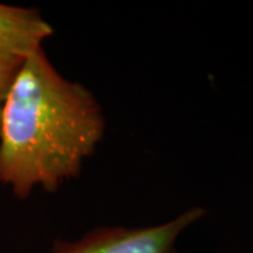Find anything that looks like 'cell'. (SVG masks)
<instances>
[{"label":"cell","instance_id":"6da1fadb","mask_svg":"<svg viewBox=\"0 0 253 253\" xmlns=\"http://www.w3.org/2000/svg\"><path fill=\"white\" fill-rule=\"evenodd\" d=\"M106 131L96 97L65 79L42 46L24 58L0 120V183L20 199L78 176Z\"/></svg>","mask_w":253,"mask_h":253},{"label":"cell","instance_id":"7a4b0ae2","mask_svg":"<svg viewBox=\"0 0 253 253\" xmlns=\"http://www.w3.org/2000/svg\"><path fill=\"white\" fill-rule=\"evenodd\" d=\"M206 214L203 208H190L180 217L149 228H100L81 241H58L54 253H173V245L184 228Z\"/></svg>","mask_w":253,"mask_h":253},{"label":"cell","instance_id":"3957f363","mask_svg":"<svg viewBox=\"0 0 253 253\" xmlns=\"http://www.w3.org/2000/svg\"><path fill=\"white\" fill-rule=\"evenodd\" d=\"M52 34V27L34 9L0 4V49L26 58Z\"/></svg>","mask_w":253,"mask_h":253},{"label":"cell","instance_id":"277c9868","mask_svg":"<svg viewBox=\"0 0 253 253\" xmlns=\"http://www.w3.org/2000/svg\"><path fill=\"white\" fill-rule=\"evenodd\" d=\"M23 61H24L23 56L0 49V120H1V111H3L6 96Z\"/></svg>","mask_w":253,"mask_h":253},{"label":"cell","instance_id":"5b68a950","mask_svg":"<svg viewBox=\"0 0 253 253\" xmlns=\"http://www.w3.org/2000/svg\"><path fill=\"white\" fill-rule=\"evenodd\" d=\"M173 253H176V252H173Z\"/></svg>","mask_w":253,"mask_h":253}]
</instances>
